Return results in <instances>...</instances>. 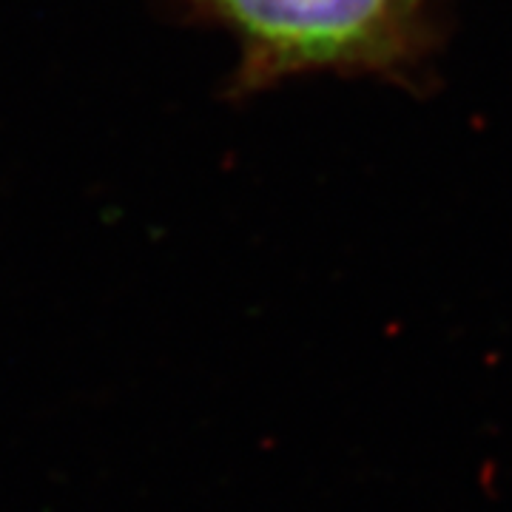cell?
Returning <instances> with one entry per match:
<instances>
[{"mask_svg": "<svg viewBox=\"0 0 512 512\" xmlns=\"http://www.w3.org/2000/svg\"><path fill=\"white\" fill-rule=\"evenodd\" d=\"M234 29L254 77L333 69L407 74L433 46V0H202Z\"/></svg>", "mask_w": 512, "mask_h": 512, "instance_id": "obj_1", "label": "cell"}]
</instances>
